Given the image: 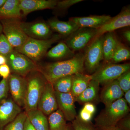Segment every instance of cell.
I'll list each match as a JSON object with an SVG mask.
<instances>
[{"label": "cell", "instance_id": "obj_45", "mask_svg": "<svg viewBox=\"0 0 130 130\" xmlns=\"http://www.w3.org/2000/svg\"><path fill=\"white\" fill-rule=\"evenodd\" d=\"M6 0H0V7H2L3 5L5 4Z\"/></svg>", "mask_w": 130, "mask_h": 130}, {"label": "cell", "instance_id": "obj_18", "mask_svg": "<svg viewBox=\"0 0 130 130\" xmlns=\"http://www.w3.org/2000/svg\"><path fill=\"white\" fill-rule=\"evenodd\" d=\"M111 18L109 15L90 16L72 17L69 20L74 23L79 28H86L97 29L106 23Z\"/></svg>", "mask_w": 130, "mask_h": 130}, {"label": "cell", "instance_id": "obj_16", "mask_svg": "<svg viewBox=\"0 0 130 130\" xmlns=\"http://www.w3.org/2000/svg\"><path fill=\"white\" fill-rule=\"evenodd\" d=\"M58 1L56 0H20L22 17L35 11L54 9Z\"/></svg>", "mask_w": 130, "mask_h": 130}, {"label": "cell", "instance_id": "obj_35", "mask_svg": "<svg viewBox=\"0 0 130 130\" xmlns=\"http://www.w3.org/2000/svg\"><path fill=\"white\" fill-rule=\"evenodd\" d=\"M116 126L122 130H130V115L128 114L120 120Z\"/></svg>", "mask_w": 130, "mask_h": 130}, {"label": "cell", "instance_id": "obj_32", "mask_svg": "<svg viewBox=\"0 0 130 130\" xmlns=\"http://www.w3.org/2000/svg\"><path fill=\"white\" fill-rule=\"evenodd\" d=\"M13 48L3 34L0 35V54L7 56Z\"/></svg>", "mask_w": 130, "mask_h": 130}, {"label": "cell", "instance_id": "obj_9", "mask_svg": "<svg viewBox=\"0 0 130 130\" xmlns=\"http://www.w3.org/2000/svg\"><path fill=\"white\" fill-rule=\"evenodd\" d=\"M96 29L90 28H79L68 37L64 42L73 52L81 50L88 45L95 36Z\"/></svg>", "mask_w": 130, "mask_h": 130}, {"label": "cell", "instance_id": "obj_40", "mask_svg": "<svg viewBox=\"0 0 130 130\" xmlns=\"http://www.w3.org/2000/svg\"><path fill=\"white\" fill-rule=\"evenodd\" d=\"M123 36L126 41L128 42H130V30H127L124 31L123 32Z\"/></svg>", "mask_w": 130, "mask_h": 130}, {"label": "cell", "instance_id": "obj_43", "mask_svg": "<svg viewBox=\"0 0 130 130\" xmlns=\"http://www.w3.org/2000/svg\"><path fill=\"white\" fill-rule=\"evenodd\" d=\"M98 130H122L116 127H110V128H96Z\"/></svg>", "mask_w": 130, "mask_h": 130}, {"label": "cell", "instance_id": "obj_15", "mask_svg": "<svg viewBox=\"0 0 130 130\" xmlns=\"http://www.w3.org/2000/svg\"><path fill=\"white\" fill-rule=\"evenodd\" d=\"M21 112V108L12 98H7L0 104V130L14 120Z\"/></svg>", "mask_w": 130, "mask_h": 130}, {"label": "cell", "instance_id": "obj_36", "mask_svg": "<svg viewBox=\"0 0 130 130\" xmlns=\"http://www.w3.org/2000/svg\"><path fill=\"white\" fill-rule=\"evenodd\" d=\"M93 115L83 108L79 112L78 117L82 121L85 122H91Z\"/></svg>", "mask_w": 130, "mask_h": 130}, {"label": "cell", "instance_id": "obj_24", "mask_svg": "<svg viewBox=\"0 0 130 130\" xmlns=\"http://www.w3.org/2000/svg\"><path fill=\"white\" fill-rule=\"evenodd\" d=\"M74 55V52L70 49L66 43L61 41L48 51L45 56L53 59L59 60L71 59Z\"/></svg>", "mask_w": 130, "mask_h": 130}, {"label": "cell", "instance_id": "obj_1", "mask_svg": "<svg viewBox=\"0 0 130 130\" xmlns=\"http://www.w3.org/2000/svg\"><path fill=\"white\" fill-rule=\"evenodd\" d=\"M84 54L79 53L66 60L38 64V71L42 74L47 82L53 84L57 79L84 71Z\"/></svg>", "mask_w": 130, "mask_h": 130}, {"label": "cell", "instance_id": "obj_5", "mask_svg": "<svg viewBox=\"0 0 130 130\" xmlns=\"http://www.w3.org/2000/svg\"><path fill=\"white\" fill-rule=\"evenodd\" d=\"M6 57L12 74L26 77L32 72L39 71L37 63L14 49Z\"/></svg>", "mask_w": 130, "mask_h": 130}, {"label": "cell", "instance_id": "obj_8", "mask_svg": "<svg viewBox=\"0 0 130 130\" xmlns=\"http://www.w3.org/2000/svg\"><path fill=\"white\" fill-rule=\"evenodd\" d=\"M102 36L92 40L84 53V68L90 73H94L103 60Z\"/></svg>", "mask_w": 130, "mask_h": 130}, {"label": "cell", "instance_id": "obj_21", "mask_svg": "<svg viewBox=\"0 0 130 130\" xmlns=\"http://www.w3.org/2000/svg\"><path fill=\"white\" fill-rule=\"evenodd\" d=\"M119 41L114 32H107L103 35L102 47L105 63H109L111 60Z\"/></svg>", "mask_w": 130, "mask_h": 130}, {"label": "cell", "instance_id": "obj_34", "mask_svg": "<svg viewBox=\"0 0 130 130\" xmlns=\"http://www.w3.org/2000/svg\"><path fill=\"white\" fill-rule=\"evenodd\" d=\"M9 92L8 78L3 79L0 82V104L7 99Z\"/></svg>", "mask_w": 130, "mask_h": 130}, {"label": "cell", "instance_id": "obj_14", "mask_svg": "<svg viewBox=\"0 0 130 130\" xmlns=\"http://www.w3.org/2000/svg\"><path fill=\"white\" fill-rule=\"evenodd\" d=\"M58 109L63 113L66 121H72L77 116L75 98L71 92L63 93L55 91Z\"/></svg>", "mask_w": 130, "mask_h": 130}, {"label": "cell", "instance_id": "obj_29", "mask_svg": "<svg viewBox=\"0 0 130 130\" xmlns=\"http://www.w3.org/2000/svg\"><path fill=\"white\" fill-rule=\"evenodd\" d=\"M26 118V112H21L14 120L8 124L2 130H23Z\"/></svg>", "mask_w": 130, "mask_h": 130}, {"label": "cell", "instance_id": "obj_38", "mask_svg": "<svg viewBox=\"0 0 130 130\" xmlns=\"http://www.w3.org/2000/svg\"><path fill=\"white\" fill-rule=\"evenodd\" d=\"M83 108L94 115L96 111V107L92 103H87L84 105Z\"/></svg>", "mask_w": 130, "mask_h": 130}, {"label": "cell", "instance_id": "obj_41", "mask_svg": "<svg viewBox=\"0 0 130 130\" xmlns=\"http://www.w3.org/2000/svg\"><path fill=\"white\" fill-rule=\"evenodd\" d=\"M124 97V98L125 100V101L127 103L128 106H130V90L125 93Z\"/></svg>", "mask_w": 130, "mask_h": 130}, {"label": "cell", "instance_id": "obj_12", "mask_svg": "<svg viewBox=\"0 0 130 130\" xmlns=\"http://www.w3.org/2000/svg\"><path fill=\"white\" fill-rule=\"evenodd\" d=\"M20 26L25 33L29 37L45 40L53 36V32L47 23L41 20L33 22L21 21Z\"/></svg>", "mask_w": 130, "mask_h": 130}, {"label": "cell", "instance_id": "obj_7", "mask_svg": "<svg viewBox=\"0 0 130 130\" xmlns=\"http://www.w3.org/2000/svg\"><path fill=\"white\" fill-rule=\"evenodd\" d=\"M130 63L116 64L105 63L98 68L91 77L92 80L100 84H105L117 79L121 75L130 71Z\"/></svg>", "mask_w": 130, "mask_h": 130}, {"label": "cell", "instance_id": "obj_25", "mask_svg": "<svg viewBox=\"0 0 130 130\" xmlns=\"http://www.w3.org/2000/svg\"><path fill=\"white\" fill-rule=\"evenodd\" d=\"M27 118L36 130H49L48 119L38 109L26 112Z\"/></svg>", "mask_w": 130, "mask_h": 130}, {"label": "cell", "instance_id": "obj_30", "mask_svg": "<svg viewBox=\"0 0 130 130\" xmlns=\"http://www.w3.org/2000/svg\"><path fill=\"white\" fill-rule=\"evenodd\" d=\"M72 125L73 130H98L91 122H84L78 116L72 121Z\"/></svg>", "mask_w": 130, "mask_h": 130}, {"label": "cell", "instance_id": "obj_3", "mask_svg": "<svg viewBox=\"0 0 130 130\" xmlns=\"http://www.w3.org/2000/svg\"><path fill=\"white\" fill-rule=\"evenodd\" d=\"M61 37L57 34L53 35L50 38L45 40L28 37L21 46L14 49L27 56L35 63H37L46 56L48 49L52 44L59 41Z\"/></svg>", "mask_w": 130, "mask_h": 130}, {"label": "cell", "instance_id": "obj_26", "mask_svg": "<svg viewBox=\"0 0 130 130\" xmlns=\"http://www.w3.org/2000/svg\"><path fill=\"white\" fill-rule=\"evenodd\" d=\"M48 119L49 130H64L67 124L64 116L58 109L50 114Z\"/></svg>", "mask_w": 130, "mask_h": 130}, {"label": "cell", "instance_id": "obj_44", "mask_svg": "<svg viewBox=\"0 0 130 130\" xmlns=\"http://www.w3.org/2000/svg\"><path fill=\"white\" fill-rule=\"evenodd\" d=\"M64 130H73L72 124H67Z\"/></svg>", "mask_w": 130, "mask_h": 130}, {"label": "cell", "instance_id": "obj_19", "mask_svg": "<svg viewBox=\"0 0 130 130\" xmlns=\"http://www.w3.org/2000/svg\"><path fill=\"white\" fill-rule=\"evenodd\" d=\"M47 23L51 30L58 32L61 36H69L79 28L72 21H60L56 18L50 19Z\"/></svg>", "mask_w": 130, "mask_h": 130}, {"label": "cell", "instance_id": "obj_28", "mask_svg": "<svg viewBox=\"0 0 130 130\" xmlns=\"http://www.w3.org/2000/svg\"><path fill=\"white\" fill-rule=\"evenodd\" d=\"M73 75L59 78L53 84L55 91L59 93H70L72 86Z\"/></svg>", "mask_w": 130, "mask_h": 130}, {"label": "cell", "instance_id": "obj_22", "mask_svg": "<svg viewBox=\"0 0 130 130\" xmlns=\"http://www.w3.org/2000/svg\"><path fill=\"white\" fill-rule=\"evenodd\" d=\"M100 84L94 80H91L87 88L78 96L75 98V101L79 103L85 104L92 103L99 98Z\"/></svg>", "mask_w": 130, "mask_h": 130}, {"label": "cell", "instance_id": "obj_31", "mask_svg": "<svg viewBox=\"0 0 130 130\" xmlns=\"http://www.w3.org/2000/svg\"><path fill=\"white\" fill-rule=\"evenodd\" d=\"M119 86L121 90L125 93L130 90V71L123 73L117 79Z\"/></svg>", "mask_w": 130, "mask_h": 130}, {"label": "cell", "instance_id": "obj_4", "mask_svg": "<svg viewBox=\"0 0 130 130\" xmlns=\"http://www.w3.org/2000/svg\"><path fill=\"white\" fill-rule=\"evenodd\" d=\"M26 78L27 89L24 108L27 112L37 109L38 104L47 81L39 71L30 73Z\"/></svg>", "mask_w": 130, "mask_h": 130}, {"label": "cell", "instance_id": "obj_13", "mask_svg": "<svg viewBox=\"0 0 130 130\" xmlns=\"http://www.w3.org/2000/svg\"><path fill=\"white\" fill-rule=\"evenodd\" d=\"M37 109L45 115L50 114L58 109L55 91L53 85L47 82L38 104Z\"/></svg>", "mask_w": 130, "mask_h": 130}, {"label": "cell", "instance_id": "obj_27", "mask_svg": "<svg viewBox=\"0 0 130 130\" xmlns=\"http://www.w3.org/2000/svg\"><path fill=\"white\" fill-rule=\"evenodd\" d=\"M130 58V51L128 47L119 41L113 54L111 60L109 63H116L128 60Z\"/></svg>", "mask_w": 130, "mask_h": 130}, {"label": "cell", "instance_id": "obj_37", "mask_svg": "<svg viewBox=\"0 0 130 130\" xmlns=\"http://www.w3.org/2000/svg\"><path fill=\"white\" fill-rule=\"evenodd\" d=\"M11 74L10 68L7 64L0 66V76L3 79H7Z\"/></svg>", "mask_w": 130, "mask_h": 130}, {"label": "cell", "instance_id": "obj_11", "mask_svg": "<svg viewBox=\"0 0 130 130\" xmlns=\"http://www.w3.org/2000/svg\"><path fill=\"white\" fill-rule=\"evenodd\" d=\"M130 25V8L129 6H128L123 8L119 14L112 18L106 23L96 29L94 39L107 32H114L115 30L118 29L127 27Z\"/></svg>", "mask_w": 130, "mask_h": 130}, {"label": "cell", "instance_id": "obj_2", "mask_svg": "<svg viewBox=\"0 0 130 130\" xmlns=\"http://www.w3.org/2000/svg\"><path fill=\"white\" fill-rule=\"evenodd\" d=\"M129 108L122 98L111 104L105 106V109L95 119L96 128H110L116 126L120 120L128 115Z\"/></svg>", "mask_w": 130, "mask_h": 130}, {"label": "cell", "instance_id": "obj_6", "mask_svg": "<svg viewBox=\"0 0 130 130\" xmlns=\"http://www.w3.org/2000/svg\"><path fill=\"white\" fill-rule=\"evenodd\" d=\"M21 21L19 19L0 20L3 35L13 49L21 46L29 37L21 29Z\"/></svg>", "mask_w": 130, "mask_h": 130}, {"label": "cell", "instance_id": "obj_23", "mask_svg": "<svg viewBox=\"0 0 130 130\" xmlns=\"http://www.w3.org/2000/svg\"><path fill=\"white\" fill-rule=\"evenodd\" d=\"M92 80L91 75L78 73L73 75L71 93L75 98L83 92Z\"/></svg>", "mask_w": 130, "mask_h": 130}, {"label": "cell", "instance_id": "obj_46", "mask_svg": "<svg viewBox=\"0 0 130 130\" xmlns=\"http://www.w3.org/2000/svg\"><path fill=\"white\" fill-rule=\"evenodd\" d=\"M3 32V28L2 25L0 23V35L1 34H2V32Z\"/></svg>", "mask_w": 130, "mask_h": 130}, {"label": "cell", "instance_id": "obj_42", "mask_svg": "<svg viewBox=\"0 0 130 130\" xmlns=\"http://www.w3.org/2000/svg\"><path fill=\"white\" fill-rule=\"evenodd\" d=\"M7 64L6 56L0 54V66Z\"/></svg>", "mask_w": 130, "mask_h": 130}, {"label": "cell", "instance_id": "obj_39", "mask_svg": "<svg viewBox=\"0 0 130 130\" xmlns=\"http://www.w3.org/2000/svg\"><path fill=\"white\" fill-rule=\"evenodd\" d=\"M23 130H36L32 125L27 117L24 124Z\"/></svg>", "mask_w": 130, "mask_h": 130}, {"label": "cell", "instance_id": "obj_33", "mask_svg": "<svg viewBox=\"0 0 130 130\" xmlns=\"http://www.w3.org/2000/svg\"><path fill=\"white\" fill-rule=\"evenodd\" d=\"M83 1V0H64L58 1L56 7L54 9L59 11H66L73 5Z\"/></svg>", "mask_w": 130, "mask_h": 130}, {"label": "cell", "instance_id": "obj_10", "mask_svg": "<svg viewBox=\"0 0 130 130\" xmlns=\"http://www.w3.org/2000/svg\"><path fill=\"white\" fill-rule=\"evenodd\" d=\"M8 82L12 100L20 107L24 108L27 89L26 78L11 73Z\"/></svg>", "mask_w": 130, "mask_h": 130}, {"label": "cell", "instance_id": "obj_17", "mask_svg": "<svg viewBox=\"0 0 130 130\" xmlns=\"http://www.w3.org/2000/svg\"><path fill=\"white\" fill-rule=\"evenodd\" d=\"M124 93L119 86L117 79L104 85L100 95V99L105 106L111 104L122 98Z\"/></svg>", "mask_w": 130, "mask_h": 130}, {"label": "cell", "instance_id": "obj_20", "mask_svg": "<svg viewBox=\"0 0 130 130\" xmlns=\"http://www.w3.org/2000/svg\"><path fill=\"white\" fill-rule=\"evenodd\" d=\"M20 0H6L0 7V20L8 19L21 20L22 13L19 6Z\"/></svg>", "mask_w": 130, "mask_h": 130}]
</instances>
